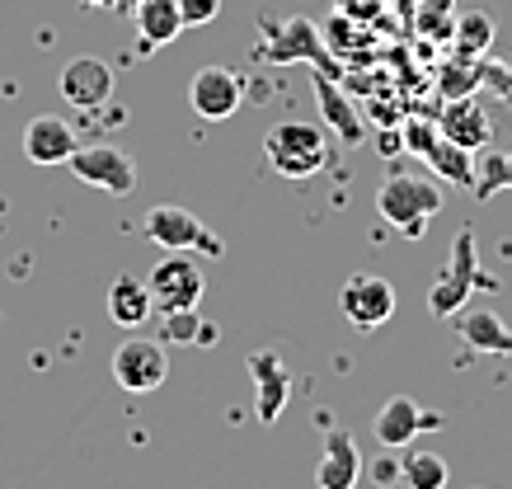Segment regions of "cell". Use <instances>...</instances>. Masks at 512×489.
<instances>
[{
	"mask_svg": "<svg viewBox=\"0 0 512 489\" xmlns=\"http://www.w3.org/2000/svg\"><path fill=\"white\" fill-rule=\"evenodd\" d=\"M339 311L348 316L353 330H376V325H386L395 316V287L386 278H376V273H357V278L343 283Z\"/></svg>",
	"mask_w": 512,
	"mask_h": 489,
	"instance_id": "9",
	"label": "cell"
},
{
	"mask_svg": "<svg viewBox=\"0 0 512 489\" xmlns=\"http://www.w3.org/2000/svg\"><path fill=\"white\" fill-rule=\"evenodd\" d=\"M437 90H442V99H466V95H475V90H480V57H461V62L442 66Z\"/></svg>",
	"mask_w": 512,
	"mask_h": 489,
	"instance_id": "27",
	"label": "cell"
},
{
	"mask_svg": "<svg viewBox=\"0 0 512 489\" xmlns=\"http://www.w3.org/2000/svg\"><path fill=\"white\" fill-rule=\"evenodd\" d=\"M113 66L99 62V57H76V62L62 66V76H57V90L71 109H104L113 99Z\"/></svg>",
	"mask_w": 512,
	"mask_h": 489,
	"instance_id": "13",
	"label": "cell"
},
{
	"mask_svg": "<svg viewBox=\"0 0 512 489\" xmlns=\"http://www.w3.org/2000/svg\"><path fill=\"white\" fill-rule=\"evenodd\" d=\"M245 367H249V377H254V414H259V424H278L287 400H292V372H287V363L264 348V353H249Z\"/></svg>",
	"mask_w": 512,
	"mask_h": 489,
	"instance_id": "12",
	"label": "cell"
},
{
	"mask_svg": "<svg viewBox=\"0 0 512 489\" xmlns=\"http://www.w3.org/2000/svg\"><path fill=\"white\" fill-rule=\"evenodd\" d=\"M456 334H461L475 353H508L512 358V330L494 311H470V316H461L456 320Z\"/></svg>",
	"mask_w": 512,
	"mask_h": 489,
	"instance_id": "20",
	"label": "cell"
},
{
	"mask_svg": "<svg viewBox=\"0 0 512 489\" xmlns=\"http://www.w3.org/2000/svg\"><path fill=\"white\" fill-rule=\"evenodd\" d=\"M170 377V358H165V344L160 339H127L118 353H113V381L132 395L160 391Z\"/></svg>",
	"mask_w": 512,
	"mask_h": 489,
	"instance_id": "8",
	"label": "cell"
},
{
	"mask_svg": "<svg viewBox=\"0 0 512 489\" xmlns=\"http://www.w3.org/2000/svg\"><path fill=\"white\" fill-rule=\"evenodd\" d=\"M264 156L282 179H311L329 165V137L315 123H278L264 137Z\"/></svg>",
	"mask_w": 512,
	"mask_h": 489,
	"instance_id": "3",
	"label": "cell"
},
{
	"mask_svg": "<svg viewBox=\"0 0 512 489\" xmlns=\"http://www.w3.org/2000/svg\"><path fill=\"white\" fill-rule=\"evenodd\" d=\"M315 104H320V123L329 127V132H339L343 146H357L362 137H367V123L357 118L353 99L339 90V80L325 76V71H315Z\"/></svg>",
	"mask_w": 512,
	"mask_h": 489,
	"instance_id": "15",
	"label": "cell"
},
{
	"mask_svg": "<svg viewBox=\"0 0 512 489\" xmlns=\"http://www.w3.org/2000/svg\"><path fill=\"white\" fill-rule=\"evenodd\" d=\"M151 287L141 283V278H113L109 287V320L113 325H123V330H137L151 320Z\"/></svg>",
	"mask_w": 512,
	"mask_h": 489,
	"instance_id": "19",
	"label": "cell"
},
{
	"mask_svg": "<svg viewBox=\"0 0 512 489\" xmlns=\"http://www.w3.org/2000/svg\"><path fill=\"white\" fill-rule=\"evenodd\" d=\"M498 24L484 10H470V15H456V29H451V43H456V52L461 57H484L489 52V43H494Z\"/></svg>",
	"mask_w": 512,
	"mask_h": 489,
	"instance_id": "22",
	"label": "cell"
},
{
	"mask_svg": "<svg viewBox=\"0 0 512 489\" xmlns=\"http://www.w3.org/2000/svg\"><path fill=\"white\" fill-rule=\"evenodd\" d=\"M146 236L156 240L165 254H212L217 259L221 254V240L202 226V217L198 212H188V207H179V203H160V207H151L146 212Z\"/></svg>",
	"mask_w": 512,
	"mask_h": 489,
	"instance_id": "5",
	"label": "cell"
},
{
	"mask_svg": "<svg viewBox=\"0 0 512 489\" xmlns=\"http://www.w3.org/2000/svg\"><path fill=\"white\" fill-rule=\"evenodd\" d=\"M137 5H141V0H113V10H123V15H132Z\"/></svg>",
	"mask_w": 512,
	"mask_h": 489,
	"instance_id": "35",
	"label": "cell"
},
{
	"mask_svg": "<svg viewBox=\"0 0 512 489\" xmlns=\"http://www.w3.org/2000/svg\"><path fill=\"white\" fill-rule=\"evenodd\" d=\"M442 203H447L442 189H437L433 179H419V174H390L386 184H381V198H376L381 217L409 240H419L428 231V221L442 212Z\"/></svg>",
	"mask_w": 512,
	"mask_h": 489,
	"instance_id": "1",
	"label": "cell"
},
{
	"mask_svg": "<svg viewBox=\"0 0 512 489\" xmlns=\"http://www.w3.org/2000/svg\"><path fill=\"white\" fill-rule=\"evenodd\" d=\"M503 189H512V151L503 156Z\"/></svg>",
	"mask_w": 512,
	"mask_h": 489,
	"instance_id": "34",
	"label": "cell"
},
{
	"mask_svg": "<svg viewBox=\"0 0 512 489\" xmlns=\"http://www.w3.org/2000/svg\"><path fill=\"white\" fill-rule=\"evenodd\" d=\"M357 471H362V457H357V442L348 433H329L325 442V461L315 471V485L320 489H353Z\"/></svg>",
	"mask_w": 512,
	"mask_h": 489,
	"instance_id": "18",
	"label": "cell"
},
{
	"mask_svg": "<svg viewBox=\"0 0 512 489\" xmlns=\"http://www.w3.org/2000/svg\"><path fill=\"white\" fill-rule=\"evenodd\" d=\"M334 10H343V15L362 19V24H372V19H381L386 0H334Z\"/></svg>",
	"mask_w": 512,
	"mask_h": 489,
	"instance_id": "32",
	"label": "cell"
},
{
	"mask_svg": "<svg viewBox=\"0 0 512 489\" xmlns=\"http://www.w3.org/2000/svg\"><path fill=\"white\" fill-rule=\"evenodd\" d=\"M475 489H484V485H475Z\"/></svg>",
	"mask_w": 512,
	"mask_h": 489,
	"instance_id": "37",
	"label": "cell"
},
{
	"mask_svg": "<svg viewBox=\"0 0 512 489\" xmlns=\"http://www.w3.org/2000/svg\"><path fill=\"white\" fill-rule=\"evenodd\" d=\"M160 339H170V344H212L217 330H212V325H202L198 311H165Z\"/></svg>",
	"mask_w": 512,
	"mask_h": 489,
	"instance_id": "26",
	"label": "cell"
},
{
	"mask_svg": "<svg viewBox=\"0 0 512 489\" xmlns=\"http://www.w3.org/2000/svg\"><path fill=\"white\" fill-rule=\"evenodd\" d=\"M390 10H395V19H400L404 29H409V24H414V5H419V0H386Z\"/></svg>",
	"mask_w": 512,
	"mask_h": 489,
	"instance_id": "33",
	"label": "cell"
},
{
	"mask_svg": "<svg viewBox=\"0 0 512 489\" xmlns=\"http://www.w3.org/2000/svg\"><path fill=\"white\" fill-rule=\"evenodd\" d=\"M146 287H151V306L165 316V311H198L207 278H202L193 254H165L156 269H151V283Z\"/></svg>",
	"mask_w": 512,
	"mask_h": 489,
	"instance_id": "6",
	"label": "cell"
},
{
	"mask_svg": "<svg viewBox=\"0 0 512 489\" xmlns=\"http://www.w3.org/2000/svg\"><path fill=\"white\" fill-rule=\"evenodd\" d=\"M409 29H419L423 38H433V43H447L451 29H456V0H419Z\"/></svg>",
	"mask_w": 512,
	"mask_h": 489,
	"instance_id": "24",
	"label": "cell"
},
{
	"mask_svg": "<svg viewBox=\"0 0 512 489\" xmlns=\"http://www.w3.org/2000/svg\"><path fill=\"white\" fill-rule=\"evenodd\" d=\"M132 24H137V48H141V52L170 48L174 38L184 33L179 0H141L137 10H132Z\"/></svg>",
	"mask_w": 512,
	"mask_h": 489,
	"instance_id": "17",
	"label": "cell"
},
{
	"mask_svg": "<svg viewBox=\"0 0 512 489\" xmlns=\"http://www.w3.org/2000/svg\"><path fill=\"white\" fill-rule=\"evenodd\" d=\"M442 132H437V123H428V118H409L404 123V146L414 151V156H428V146L437 142Z\"/></svg>",
	"mask_w": 512,
	"mask_h": 489,
	"instance_id": "29",
	"label": "cell"
},
{
	"mask_svg": "<svg viewBox=\"0 0 512 489\" xmlns=\"http://www.w3.org/2000/svg\"><path fill=\"white\" fill-rule=\"evenodd\" d=\"M325 43L334 57H343V52H367V43H372V33H367V24L353 15H343V10H334V19H329L325 29Z\"/></svg>",
	"mask_w": 512,
	"mask_h": 489,
	"instance_id": "25",
	"label": "cell"
},
{
	"mask_svg": "<svg viewBox=\"0 0 512 489\" xmlns=\"http://www.w3.org/2000/svg\"><path fill=\"white\" fill-rule=\"evenodd\" d=\"M503 189V151H480V165H475V193L480 198H494Z\"/></svg>",
	"mask_w": 512,
	"mask_h": 489,
	"instance_id": "28",
	"label": "cell"
},
{
	"mask_svg": "<svg viewBox=\"0 0 512 489\" xmlns=\"http://www.w3.org/2000/svg\"><path fill=\"white\" fill-rule=\"evenodd\" d=\"M76 127L66 123V118H33L24 127V156L33 165H66V160L76 156Z\"/></svg>",
	"mask_w": 512,
	"mask_h": 489,
	"instance_id": "16",
	"label": "cell"
},
{
	"mask_svg": "<svg viewBox=\"0 0 512 489\" xmlns=\"http://www.w3.org/2000/svg\"><path fill=\"white\" fill-rule=\"evenodd\" d=\"M240 99H245V90H240V76H235L231 66H202L198 76H193V85H188V104H193V113H202L207 123L235 118Z\"/></svg>",
	"mask_w": 512,
	"mask_h": 489,
	"instance_id": "11",
	"label": "cell"
},
{
	"mask_svg": "<svg viewBox=\"0 0 512 489\" xmlns=\"http://www.w3.org/2000/svg\"><path fill=\"white\" fill-rule=\"evenodd\" d=\"M400 480L404 489H447V461L437 452H404Z\"/></svg>",
	"mask_w": 512,
	"mask_h": 489,
	"instance_id": "23",
	"label": "cell"
},
{
	"mask_svg": "<svg viewBox=\"0 0 512 489\" xmlns=\"http://www.w3.org/2000/svg\"><path fill=\"white\" fill-rule=\"evenodd\" d=\"M475 287H494V283L480 273V259H475V231H461L456 245H451L447 269H442V278H437L433 292H428V311H433L437 320L461 316V306L470 301Z\"/></svg>",
	"mask_w": 512,
	"mask_h": 489,
	"instance_id": "4",
	"label": "cell"
},
{
	"mask_svg": "<svg viewBox=\"0 0 512 489\" xmlns=\"http://www.w3.org/2000/svg\"><path fill=\"white\" fill-rule=\"evenodd\" d=\"M428 165H433L437 179H447L451 189H475V151H466V146L447 142V137H437L433 146H428Z\"/></svg>",
	"mask_w": 512,
	"mask_h": 489,
	"instance_id": "21",
	"label": "cell"
},
{
	"mask_svg": "<svg viewBox=\"0 0 512 489\" xmlns=\"http://www.w3.org/2000/svg\"><path fill=\"white\" fill-rule=\"evenodd\" d=\"M90 10H113V0H85Z\"/></svg>",
	"mask_w": 512,
	"mask_h": 489,
	"instance_id": "36",
	"label": "cell"
},
{
	"mask_svg": "<svg viewBox=\"0 0 512 489\" xmlns=\"http://www.w3.org/2000/svg\"><path fill=\"white\" fill-rule=\"evenodd\" d=\"M259 57H264L268 66L311 62L315 71H325V76L343 80V62L329 52L320 24H315V19H306V15H292V19H282V24H268V43L259 48Z\"/></svg>",
	"mask_w": 512,
	"mask_h": 489,
	"instance_id": "2",
	"label": "cell"
},
{
	"mask_svg": "<svg viewBox=\"0 0 512 489\" xmlns=\"http://www.w3.org/2000/svg\"><path fill=\"white\" fill-rule=\"evenodd\" d=\"M437 132H442L447 142L466 146V151H484L489 137H494V123H489V113L475 104V95H466V99H447V109L437 118Z\"/></svg>",
	"mask_w": 512,
	"mask_h": 489,
	"instance_id": "14",
	"label": "cell"
},
{
	"mask_svg": "<svg viewBox=\"0 0 512 489\" xmlns=\"http://www.w3.org/2000/svg\"><path fill=\"white\" fill-rule=\"evenodd\" d=\"M179 15H184V29L212 24L221 15V0H179Z\"/></svg>",
	"mask_w": 512,
	"mask_h": 489,
	"instance_id": "31",
	"label": "cell"
},
{
	"mask_svg": "<svg viewBox=\"0 0 512 489\" xmlns=\"http://www.w3.org/2000/svg\"><path fill=\"white\" fill-rule=\"evenodd\" d=\"M480 85L494 90L498 99H512V66L508 62H484L480 57Z\"/></svg>",
	"mask_w": 512,
	"mask_h": 489,
	"instance_id": "30",
	"label": "cell"
},
{
	"mask_svg": "<svg viewBox=\"0 0 512 489\" xmlns=\"http://www.w3.org/2000/svg\"><path fill=\"white\" fill-rule=\"evenodd\" d=\"M442 424H447V419L433 410H423V405H414V395H390L372 419L376 442L390 447V452H400V447H409L419 433H433V428H442Z\"/></svg>",
	"mask_w": 512,
	"mask_h": 489,
	"instance_id": "10",
	"label": "cell"
},
{
	"mask_svg": "<svg viewBox=\"0 0 512 489\" xmlns=\"http://www.w3.org/2000/svg\"><path fill=\"white\" fill-rule=\"evenodd\" d=\"M66 165L76 170V179L113 193V198H127V193L137 189V165H132V156H127L123 146H113V142L76 146V156L66 160Z\"/></svg>",
	"mask_w": 512,
	"mask_h": 489,
	"instance_id": "7",
	"label": "cell"
}]
</instances>
